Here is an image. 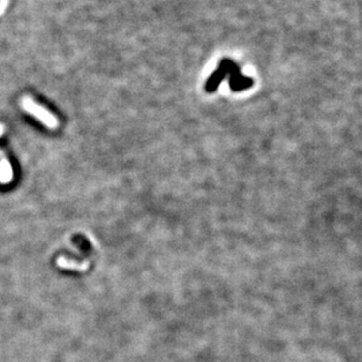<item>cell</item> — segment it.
I'll return each mask as SVG.
<instances>
[{"instance_id": "cell-1", "label": "cell", "mask_w": 362, "mask_h": 362, "mask_svg": "<svg viewBox=\"0 0 362 362\" xmlns=\"http://www.w3.org/2000/svg\"><path fill=\"white\" fill-rule=\"evenodd\" d=\"M22 107L25 112L31 114V116L35 118V119H38L39 121L44 123L47 128L56 129L58 127L59 125L58 119H57L50 111L44 108L41 105L37 104V102L33 100L32 98H30V96H24L22 100Z\"/></svg>"}, {"instance_id": "cell-2", "label": "cell", "mask_w": 362, "mask_h": 362, "mask_svg": "<svg viewBox=\"0 0 362 362\" xmlns=\"http://www.w3.org/2000/svg\"><path fill=\"white\" fill-rule=\"evenodd\" d=\"M4 132L5 126L0 123V137L4 134ZM12 180H13V168H12L10 160L6 158L4 152L0 150V183L7 185Z\"/></svg>"}, {"instance_id": "cell-3", "label": "cell", "mask_w": 362, "mask_h": 362, "mask_svg": "<svg viewBox=\"0 0 362 362\" xmlns=\"http://www.w3.org/2000/svg\"><path fill=\"white\" fill-rule=\"evenodd\" d=\"M57 265L60 268L64 270H71V271H78V272H85L89 268V262H77L73 260H69L66 256H59L57 259Z\"/></svg>"}]
</instances>
